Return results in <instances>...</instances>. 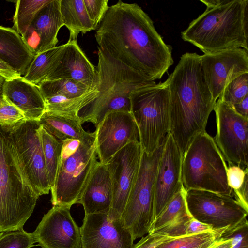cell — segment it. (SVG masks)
<instances>
[{"label": "cell", "mask_w": 248, "mask_h": 248, "mask_svg": "<svg viewBox=\"0 0 248 248\" xmlns=\"http://www.w3.org/2000/svg\"><path fill=\"white\" fill-rule=\"evenodd\" d=\"M95 37L100 49L153 80L161 78L173 63L171 46L136 3L119 0L109 6Z\"/></svg>", "instance_id": "1"}, {"label": "cell", "mask_w": 248, "mask_h": 248, "mask_svg": "<svg viewBox=\"0 0 248 248\" xmlns=\"http://www.w3.org/2000/svg\"><path fill=\"white\" fill-rule=\"evenodd\" d=\"M165 81L170 99L169 133L183 155L193 138L206 131L216 101L204 80L200 55L196 53L183 54Z\"/></svg>", "instance_id": "2"}, {"label": "cell", "mask_w": 248, "mask_h": 248, "mask_svg": "<svg viewBox=\"0 0 248 248\" xmlns=\"http://www.w3.org/2000/svg\"><path fill=\"white\" fill-rule=\"evenodd\" d=\"M206 9L181 32L204 54L242 48L248 51V0H200Z\"/></svg>", "instance_id": "3"}, {"label": "cell", "mask_w": 248, "mask_h": 248, "mask_svg": "<svg viewBox=\"0 0 248 248\" xmlns=\"http://www.w3.org/2000/svg\"><path fill=\"white\" fill-rule=\"evenodd\" d=\"M97 96L83 107L78 116L81 124L91 122L95 126L111 112H130L131 93L156 84L144 74L112 57L98 48L95 67Z\"/></svg>", "instance_id": "4"}, {"label": "cell", "mask_w": 248, "mask_h": 248, "mask_svg": "<svg viewBox=\"0 0 248 248\" xmlns=\"http://www.w3.org/2000/svg\"><path fill=\"white\" fill-rule=\"evenodd\" d=\"M38 198L21 170L8 133L0 127V232L22 229Z\"/></svg>", "instance_id": "5"}, {"label": "cell", "mask_w": 248, "mask_h": 248, "mask_svg": "<svg viewBox=\"0 0 248 248\" xmlns=\"http://www.w3.org/2000/svg\"><path fill=\"white\" fill-rule=\"evenodd\" d=\"M95 132L83 140L67 139L62 149L53 186L50 188L53 206L71 208L79 204L83 191L96 165Z\"/></svg>", "instance_id": "6"}, {"label": "cell", "mask_w": 248, "mask_h": 248, "mask_svg": "<svg viewBox=\"0 0 248 248\" xmlns=\"http://www.w3.org/2000/svg\"><path fill=\"white\" fill-rule=\"evenodd\" d=\"M226 162L213 138L206 131L196 135L182 156V182L186 190L211 191L232 196Z\"/></svg>", "instance_id": "7"}, {"label": "cell", "mask_w": 248, "mask_h": 248, "mask_svg": "<svg viewBox=\"0 0 248 248\" xmlns=\"http://www.w3.org/2000/svg\"><path fill=\"white\" fill-rule=\"evenodd\" d=\"M130 112L137 125L142 151L152 154L170 129V99L165 81L141 88L130 95Z\"/></svg>", "instance_id": "8"}, {"label": "cell", "mask_w": 248, "mask_h": 248, "mask_svg": "<svg viewBox=\"0 0 248 248\" xmlns=\"http://www.w3.org/2000/svg\"><path fill=\"white\" fill-rule=\"evenodd\" d=\"M165 142L152 154L142 151L138 173L121 217L133 241L148 234L154 222L155 180Z\"/></svg>", "instance_id": "9"}, {"label": "cell", "mask_w": 248, "mask_h": 248, "mask_svg": "<svg viewBox=\"0 0 248 248\" xmlns=\"http://www.w3.org/2000/svg\"><path fill=\"white\" fill-rule=\"evenodd\" d=\"M40 125L38 121L25 120L7 132L21 170L38 197L50 190L38 133Z\"/></svg>", "instance_id": "10"}, {"label": "cell", "mask_w": 248, "mask_h": 248, "mask_svg": "<svg viewBox=\"0 0 248 248\" xmlns=\"http://www.w3.org/2000/svg\"><path fill=\"white\" fill-rule=\"evenodd\" d=\"M185 198L191 216L213 229L230 231L248 221V213L232 196L191 189L186 190Z\"/></svg>", "instance_id": "11"}, {"label": "cell", "mask_w": 248, "mask_h": 248, "mask_svg": "<svg viewBox=\"0 0 248 248\" xmlns=\"http://www.w3.org/2000/svg\"><path fill=\"white\" fill-rule=\"evenodd\" d=\"M214 110L216 133L214 140L229 166L248 168V118L238 114L220 99Z\"/></svg>", "instance_id": "12"}, {"label": "cell", "mask_w": 248, "mask_h": 248, "mask_svg": "<svg viewBox=\"0 0 248 248\" xmlns=\"http://www.w3.org/2000/svg\"><path fill=\"white\" fill-rule=\"evenodd\" d=\"M142 150L139 140L118 151L106 163L110 173L113 198L108 218L120 219L127 203L140 166Z\"/></svg>", "instance_id": "13"}, {"label": "cell", "mask_w": 248, "mask_h": 248, "mask_svg": "<svg viewBox=\"0 0 248 248\" xmlns=\"http://www.w3.org/2000/svg\"><path fill=\"white\" fill-rule=\"evenodd\" d=\"M200 62L204 80L217 101L231 81L248 73V51L237 48L204 54Z\"/></svg>", "instance_id": "14"}, {"label": "cell", "mask_w": 248, "mask_h": 248, "mask_svg": "<svg viewBox=\"0 0 248 248\" xmlns=\"http://www.w3.org/2000/svg\"><path fill=\"white\" fill-rule=\"evenodd\" d=\"M96 127V153L102 163L128 143L139 141L138 128L130 112L108 113Z\"/></svg>", "instance_id": "15"}, {"label": "cell", "mask_w": 248, "mask_h": 248, "mask_svg": "<svg viewBox=\"0 0 248 248\" xmlns=\"http://www.w3.org/2000/svg\"><path fill=\"white\" fill-rule=\"evenodd\" d=\"M70 208L53 206L32 232L42 248H82L80 227L72 217Z\"/></svg>", "instance_id": "16"}, {"label": "cell", "mask_w": 248, "mask_h": 248, "mask_svg": "<svg viewBox=\"0 0 248 248\" xmlns=\"http://www.w3.org/2000/svg\"><path fill=\"white\" fill-rule=\"evenodd\" d=\"M182 155L172 135H167L155 184L154 221L183 186Z\"/></svg>", "instance_id": "17"}, {"label": "cell", "mask_w": 248, "mask_h": 248, "mask_svg": "<svg viewBox=\"0 0 248 248\" xmlns=\"http://www.w3.org/2000/svg\"><path fill=\"white\" fill-rule=\"evenodd\" d=\"M80 229L82 248H132L134 245L121 218L110 220L107 214L85 215Z\"/></svg>", "instance_id": "18"}, {"label": "cell", "mask_w": 248, "mask_h": 248, "mask_svg": "<svg viewBox=\"0 0 248 248\" xmlns=\"http://www.w3.org/2000/svg\"><path fill=\"white\" fill-rule=\"evenodd\" d=\"M63 26L60 0H51L39 10L21 36L29 50L35 56L56 46L58 42V32Z\"/></svg>", "instance_id": "19"}, {"label": "cell", "mask_w": 248, "mask_h": 248, "mask_svg": "<svg viewBox=\"0 0 248 248\" xmlns=\"http://www.w3.org/2000/svg\"><path fill=\"white\" fill-rule=\"evenodd\" d=\"M70 78L89 87L96 84L95 67L91 63L77 43L69 39L64 44L56 66L45 80Z\"/></svg>", "instance_id": "20"}, {"label": "cell", "mask_w": 248, "mask_h": 248, "mask_svg": "<svg viewBox=\"0 0 248 248\" xmlns=\"http://www.w3.org/2000/svg\"><path fill=\"white\" fill-rule=\"evenodd\" d=\"M113 189L107 164L98 161L80 197L85 215L108 214L112 203Z\"/></svg>", "instance_id": "21"}, {"label": "cell", "mask_w": 248, "mask_h": 248, "mask_svg": "<svg viewBox=\"0 0 248 248\" xmlns=\"http://www.w3.org/2000/svg\"><path fill=\"white\" fill-rule=\"evenodd\" d=\"M3 94L23 113L26 120L39 121L46 111L45 100L39 86L22 76L6 80Z\"/></svg>", "instance_id": "22"}, {"label": "cell", "mask_w": 248, "mask_h": 248, "mask_svg": "<svg viewBox=\"0 0 248 248\" xmlns=\"http://www.w3.org/2000/svg\"><path fill=\"white\" fill-rule=\"evenodd\" d=\"M34 57L15 29L0 25L1 60L21 76L25 74Z\"/></svg>", "instance_id": "23"}, {"label": "cell", "mask_w": 248, "mask_h": 248, "mask_svg": "<svg viewBox=\"0 0 248 248\" xmlns=\"http://www.w3.org/2000/svg\"><path fill=\"white\" fill-rule=\"evenodd\" d=\"M38 122L62 142L67 139L83 140L94 133L84 130L78 116L45 111Z\"/></svg>", "instance_id": "24"}, {"label": "cell", "mask_w": 248, "mask_h": 248, "mask_svg": "<svg viewBox=\"0 0 248 248\" xmlns=\"http://www.w3.org/2000/svg\"><path fill=\"white\" fill-rule=\"evenodd\" d=\"M60 11L63 26L69 31V39H76L79 33L94 30L83 0H60Z\"/></svg>", "instance_id": "25"}, {"label": "cell", "mask_w": 248, "mask_h": 248, "mask_svg": "<svg viewBox=\"0 0 248 248\" xmlns=\"http://www.w3.org/2000/svg\"><path fill=\"white\" fill-rule=\"evenodd\" d=\"M63 46H56L35 56L23 78L37 85L45 81L54 69Z\"/></svg>", "instance_id": "26"}, {"label": "cell", "mask_w": 248, "mask_h": 248, "mask_svg": "<svg viewBox=\"0 0 248 248\" xmlns=\"http://www.w3.org/2000/svg\"><path fill=\"white\" fill-rule=\"evenodd\" d=\"M38 86L44 99H46L54 96L68 98H77L87 93L95 85L89 87L72 79L60 78L45 80Z\"/></svg>", "instance_id": "27"}, {"label": "cell", "mask_w": 248, "mask_h": 248, "mask_svg": "<svg viewBox=\"0 0 248 248\" xmlns=\"http://www.w3.org/2000/svg\"><path fill=\"white\" fill-rule=\"evenodd\" d=\"M38 133L51 188L54 184L61 155L62 142L56 139L41 124L38 129Z\"/></svg>", "instance_id": "28"}, {"label": "cell", "mask_w": 248, "mask_h": 248, "mask_svg": "<svg viewBox=\"0 0 248 248\" xmlns=\"http://www.w3.org/2000/svg\"><path fill=\"white\" fill-rule=\"evenodd\" d=\"M228 231L227 228L175 237L156 248H209Z\"/></svg>", "instance_id": "29"}, {"label": "cell", "mask_w": 248, "mask_h": 248, "mask_svg": "<svg viewBox=\"0 0 248 248\" xmlns=\"http://www.w3.org/2000/svg\"><path fill=\"white\" fill-rule=\"evenodd\" d=\"M95 86L85 94L77 98H68L54 96L45 99L46 111L78 116V111L97 95Z\"/></svg>", "instance_id": "30"}, {"label": "cell", "mask_w": 248, "mask_h": 248, "mask_svg": "<svg viewBox=\"0 0 248 248\" xmlns=\"http://www.w3.org/2000/svg\"><path fill=\"white\" fill-rule=\"evenodd\" d=\"M186 191L183 186L156 217L149 232L166 226L189 214L186 204Z\"/></svg>", "instance_id": "31"}, {"label": "cell", "mask_w": 248, "mask_h": 248, "mask_svg": "<svg viewBox=\"0 0 248 248\" xmlns=\"http://www.w3.org/2000/svg\"><path fill=\"white\" fill-rule=\"evenodd\" d=\"M51 0H18L16 1L13 29L21 36L30 26L39 10Z\"/></svg>", "instance_id": "32"}, {"label": "cell", "mask_w": 248, "mask_h": 248, "mask_svg": "<svg viewBox=\"0 0 248 248\" xmlns=\"http://www.w3.org/2000/svg\"><path fill=\"white\" fill-rule=\"evenodd\" d=\"M248 95V73L237 77L225 88L218 99L232 108Z\"/></svg>", "instance_id": "33"}, {"label": "cell", "mask_w": 248, "mask_h": 248, "mask_svg": "<svg viewBox=\"0 0 248 248\" xmlns=\"http://www.w3.org/2000/svg\"><path fill=\"white\" fill-rule=\"evenodd\" d=\"M26 120L23 113L5 97L0 100V127L10 132Z\"/></svg>", "instance_id": "34"}, {"label": "cell", "mask_w": 248, "mask_h": 248, "mask_svg": "<svg viewBox=\"0 0 248 248\" xmlns=\"http://www.w3.org/2000/svg\"><path fill=\"white\" fill-rule=\"evenodd\" d=\"M35 243L32 232L23 228L0 232V248H31Z\"/></svg>", "instance_id": "35"}, {"label": "cell", "mask_w": 248, "mask_h": 248, "mask_svg": "<svg viewBox=\"0 0 248 248\" xmlns=\"http://www.w3.org/2000/svg\"><path fill=\"white\" fill-rule=\"evenodd\" d=\"M88 16L96 30L108 8V0H83Z\"/></svg>", "instance_id": "36"}, {"label": "cell", "mask_w": 248, "mask_h": 248, "mask_svg": "<svg viewBox=\"0 0 248 248\" xmlns=\"http://www.w3.org/2000/svg\"><path fill=\"white\" fill-rule=\"evenodd\" d=\"M221 237L232 239V245L231 248H248V222L225 232Z\"/></svg>", "instance_id": "37"}, {"label": "cell", "mask_w": 248, "mask_h": 248, "mask_svg": "<svg viewBox=\"0 0 248 248\" xmlns=\"http://www.w3.org/2000/svg\"><path fill=\"white\" fill-rule=\"evenodd\" d=\"M248 168L245 169L237 165L229 166L227 169V183L232 191L239 189L248 176Z\"/></svg>", "instance_id": "38"}, {"label": "cell", "mask_w": 248, "mask_h": 248, "mask_svg": "<svg viewBox=\"0 0 248 248\" xmlns=\"http://www.w3.org/2000/svg\"><path fill=\"white\" fill-rule=\"evenodd\" d=\"M175 237L166 235L157 232H150L136 244H134L132 248H156L161 244L171 240Z\"/></svg>", "instance_id": "39"}, {"label": "cell", "mask_w": 248, "mask_h": 248, "mask_svg": "<svg viewBox=\"0 0 248 248\" xmlns=\"http://www.w3.org/2000/svg\"><path fill=\"white\" fill-rule=\"evenodd\" d=\"M248 176L246 178L242 186L238 190L232 191V196L240 205V206L248 213Z\"/></svg>", "instance_id": "40"}, {"label": "cell", "mask_w": 248, "mask_h": 248, "mask_svg": "<svg viewBox=\"0 0 248 248\" xmlns=\"http://www.w3.org/2000/svg\"><path fill=\"white\" fill-rule=\"evenodd\" d=\"M0 75L6 80H10L20 77V76L8 64L0 59Z\"/></svg>", "instance_id": "41"}, {"label": "cell", "mask_w": 248, "mask_h": 248, "mask_svg": "<svg viewBox=\"0 0 248 248\" xmlns=\"http://www.w3.org/2000/svg\"><path fill=\"white\" fill-rule=\"evenodd\" d=\"M232 108L238 114L248 118V95Z\"/></svg>", "instance_id": "42"}, {"label": "cell", "mask_w": 248, "mask_h": 248, "mask_svg": "<svg viewBox=\"0 0 248 248\" xmlns=\"http://www.w3.org/2000/svg\"><path fill=\"white\" fill-rule=\"evenodd\" d=\"M232 245L231 238L221 237L217 240L209 248H231Z\"/></svg>", "instance_id": "43"}, {"label": "cell", "mask_w": 248, "mask_h": 248, "mask_svg": "<svg viewBox=\"0 0 248 248\" xmlns=\"http://www.w3.org/2000/svg\"><path fill=\"white\" fill-rule=\"evenodd\" d=\"M6 79L0 75V100L3 98V87Z\"/></svg>", "instance_id": "44"}]
</instances>
